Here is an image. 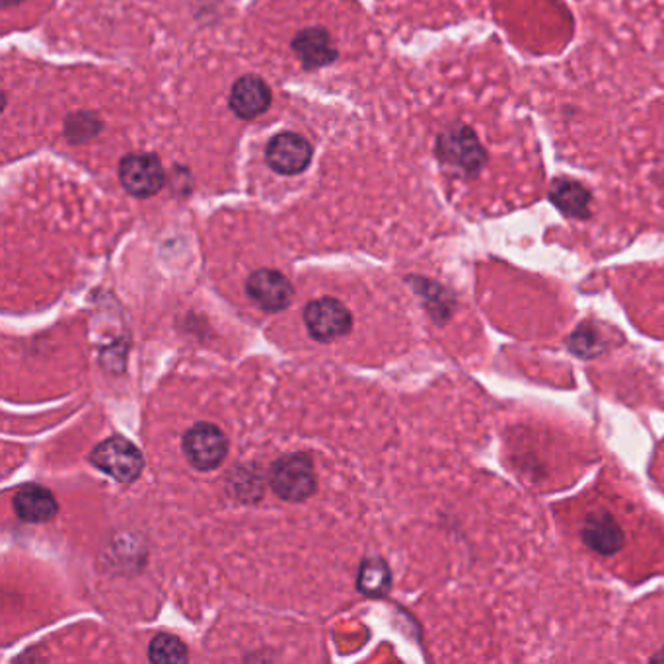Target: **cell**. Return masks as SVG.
<instances>
[{"instance_id": "obj_1", "label": "cell", "mask_w": 664, "mask_h": 664, "mask_svg": "<svg viewBox=\"0 0 664 664\" xmlns=\"http://www.w3.org/2000/svg\"><path fill=\"white\" fill-rule=\"evenodd\" d=\"M271 487L289 503H301L316 491V472L306 454H286L271 467Z\"/></svg>"}, {"instance_id": "obj_9", "label": "cell", "mask_w": 664, "mask_h": 664, "mask_svg": "<svg viewBox=\"0 0 664 664\" xmlns=\"http://www.w3.org/2000/svg\"><path fill=\"white\" fill-rule=\"evenodd\" d=\"M265 159L278 174H301L309 168L310 160H312V147L304 137L283 133V135L271 139L268 151H265Z\"/></svg>"}, {"instance_id": "obj_2", "label": "cell", "mask_w": 664, "mask_h": 664, "mask_svg": "<svg viewBox=\"0 0 664 664\" xmlns=\"http://www.w3.org/2000/svg\"><path fill=\"white\" fill-rule=\"evenodd\" d=\"M92 466L119 483H133L141 475L144 459L135 444L123 436H110L90 452Z\"/></svg>"}, {"instance_id": "obj_8", "label": "cell", "mask_w": 664, "mask_h": 664, "mask_svg": "<svg viewBox=\"0 0 664 664\" xmlns=\"http://www.w3.org/2000/svg\"><path fill=\"white\" fill-rule=\"evenodd\" d=\"M439 154L444 162L464 170L467 174H475L485 164V152L477 137L467 127H452L443 133L439 141Z\"/></svg>"}, {"instance_id": "obj_4", "label": "cell", "mask_w": 664, "mask_h": 664, "mask_svg": "<svg viewBox=\"0 0 664 664\" xmlns=\"http://www.w3.org/2000/svg\"><path fill=\"white\" fill-rule=\"evenodd\" d=\"M304 324L314 340L330 343L351 332L353 316L343 302L322 296L310 302L304 310Z\"/></svg>"}, {"instance_id": "obj_10", "label": "cell", "mask_w": 664, "mask_h": 664, "mask_svg": "<svg viewBox=\"0 0 664 664\" xmlns=\"http://www.w3.org/2000/svg\"><path fill=\"white\" fill-rule=\"evenodd\" d=\"M12 506L18 519L32 524H43L53 521L59 513V503L51 491L41 485H26L17 491L12 499Z\"/></svg>"}, {"instance_id": "obj_13", "label": "cell", "mask_w": 664, "mask_h": 664, "mask_svg": "<svg viewBox=\"0 0 664 664\" xmlns=\"http://www.w3.org/2000/svg\"><path fill=\"white\" fill-rule=\"evenodd\" d=\"M550 198H552L555 205L562 209L563 213L570 214V217L586 219L591 214V211H588L591 193L575 180H567V178L555 180Z\"/></svg>"}, {"instance_id": "obj_11", "label": "cell", "mask_w": 664, "mask_h": 664, "mask_svg": "<svg viewBox=\"0 0 664 664\" xmlns=\"http://www.w3.org/2000/svg\"><path fill=\"white\" fill-rule=\"evenodd\" d=\"M271 103V90L258 77H242L230 92V108L237 115L253 119L265 113Z\"/></svg>"}, {"instance_id": "obj_3", "label": "cell", "mask_w": 664, "mask_h": 664, "mask_svg": "<svg viewBox=\"0 0 664 664\" xmlns=\"http://www.w3.org/2000/svg\"><path fill=\"white\" fill-rule=\"evenodd\" d=\"M183 454L191 466L211 472L229 456V439L213 423H198L183 436Z\"/></svg>"}, {"instance_id": "obj_6", "label": "cell", "mask_w": 664, "mask_h": 664, "mask_svg": "<svg viewBox=\"0 0 664 664\" xmlns=\"http://www.w3.org/2000/svg\"><path fill=\"white\" fill-rule=\"evenodd\" d=\"M579 532L585 546L594 554L614 555L624 547V529L606 509H594L586 513Z\"/></svg>"}, {"instance_id": "obj_7", "label": "cell", "mask_w": 664, "mask_h": 664, "mask_svg": "<svg viewBox=\"0 0 664 664\" xmlns=\"http://www.w3.org/2000/svg\"><path fill=\"white\" fill-rule=\"evenodd\" d=\"M250 301L265 312H281L289 309L294 301V289L291 281L275 270L255 271L245 283Z\"/></svg>"}, {"instance_id": "obj_14", "label": "cell", "mask_w": 664, "mask_h": 664, "mask_svg": "<svg viewBox=\"0 0 664 664\" xmlns=\"http://www.w3.org/2000/svg\"><path fill=\"white\" fill-rule=\"evenodd\" d=\"M392 585V573L384 560L372 557L364 560L359 577H356V588L366 596H384Z\"/></svg>"}, {"instance_id": "obj_16", "label": "cell", "mask_w": 664, "mask_h": 664, "mask_svg": "<svg viewBox=\"0 0 664 664\" xmlns=\"http://www.w3.org/2000/svg\"><path fill=\"white\" fill-rule=\"evenodd\" d=\"M18 0H4V4H14Z\"/></svg>"}, {"instance_id": "obj_5", "label": "cell", "mask_w": 664, "mask_h": 664, "mask_svg": "<svg viewBox=\"0 0 664 664\" xmlns=\"http://www.w3.org/2000/svg\"><path fill=\"white\" fill-rule=\"evenodd\" d=\"M164 168L154 154H129L121 160L119 180L131 195L135 198H151L159 193L164 185Z\"/></svg>"}, {"instance_id": "obj_12", "label": "cell", "mask_w": 664, "mask_h": 664, "mask_svg": "<svg viewBox=\"0 0 664 664\" xmlns=\"http://www.w3.org/2000/svg\"><path fill=\"white\" fill-rule=\"evenodd\" d=\"M293 48L306 67H322V64L332 63L335 59L332 40L322 28H312V30L299 33L296 40L293 41Z\"/></svg>"}, {"instance_id": "obj_15", "label": "cell", "mask_w": 664, "mask_h": 664, "mask_svg": "<svg viewBox=\"0 0 664 664\" xmlns=\"http://www.w3.org/2000/svg\"><path fill=\"white\" fill-rule=\"evenodd\" d=\"M149 658L152 663H185L190 658L183 641L170 633H160L149 645Z\"/></svg>"}]
</instances>
